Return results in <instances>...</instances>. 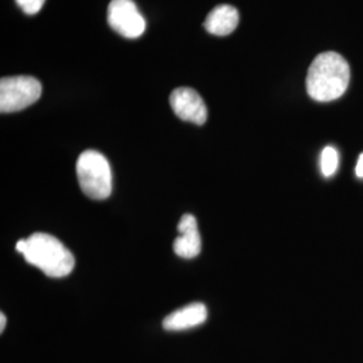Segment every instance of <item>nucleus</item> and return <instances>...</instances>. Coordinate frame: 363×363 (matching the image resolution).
<instances>
[{"label": "nucleus", "mask_w": 363, "mask_h": 363, "mask_svg": "<svg viewBox=\"0 0 363 363\" xmlns=\"http://www.w3.org/2000/svg\"><path fill=\"white\" fill-rule=\"evenodd\" d=\"M306 84L308 96L315 101H334L349 88L350 66L337 52H322L310 66Z\"/></svg>", "instance_id": "f257e3e1"}, {"label": "nucleus", "mask_w": 363, "mask_h": 363, "mask_svg": "<svg viewBox=\"0 0 363 363\" xmlns=\"http://www.w3.org/2000/svg\"><path fill=\"white\" fill-rule=\"evenodd\" d=\"M16 252L23 255L28 264L52 279L70 274L76 265L73 253L52 234L34 233L26 240H19Z\"/></svg>", "instance_id": "f03ea898"}, {"label": "nucleus", "mask_w": 363, "mask_h": 363, "mask_svg": "<svg viewBox=\"0 0 363 363\" xmlns=\"http://www.w3.org/2000/svg\"><path fill=\"white\" fill-rule=\"evenodd\" d=\"M81 190L91 199H106L112 193V169L108 159L94 150L82 152L77 160Z\"/></svg>", "instance_id": "7ed1b4c3"}, {"label": "nucleus", "mask_w": 363, "mask_h": 363, "mask_svg": "<svg viewBox=\"0 0 363 363\" xmlns=\"http://www.w3.org/2000/svg\"><path fill=\"white\" fill-rule=\"evenodd\" d=\"M42 94V85L30 76L3 77L0 81V111L13 113L37 103Z\"/></svg>", "instance_id": "20e7f679"}, {"label": "nucleus", "mask_w": 363, "mask_h": 363, "mask_svg": "<svg viewBox=\"0 0 363 363\" xmlns=\"http://www.w3.org/2000/svg\"><path fill=\"white\" fill-rule=\"evenodd\" d=\"M106 15L109 26L124 38H139L145 31V19L133 0H112Z\"/></svg>", "instance_id": "39448f33"}, {"label": "nucleus", "mask_w": 363, "mask_h": 363, "mask_svg": "<svg viewBox=\"0 0 363 363\" xmlns=\"http://www.w3.org/2000/svg\"><path fill=\"white\" fill-rule=\"evenodd\" d=\"M169 104L183 121L202 125L208 120V108L202 97L191 88H178L171 93Z\"/></svg>", "instance_id": "423d86ee"}, {"label": "nucleus", "mask_w": 363, "mask_h": 363, "mask_svg": "<svg viewBox=\"0 0 363 363\" xmlns=\"http://www.w3.org/2000/svg\"><path fill=\"white\" fill-rule=\"evenodd\" d=\"M179 237L174 241V252L182 259H194L201 253V234L194 216L184 214L178 225Z\"/></svg>", "instance_id": "0eeeda50"}, {"label": "nucleus", "mask_w": 363, "mask_h": 363, "mask_svg": "<svg viewBox=\"0 0 363 363\" xmlns=\"http://www.w3.org/2000/svg\"><path fill=\"white\" fill-rule=\"evenodd\" d=\"M208 319V308L202 303H193L178 311L169 313L163 320V327L167 331H183L205 323Z\"/></svg>", "instance_id": "6e6552de"}, {"label": "nucleus", "mask_w": 363, "mask_h": 363, "mask_svg": "<svg viewBox=\"0 0 363 363\" xmlns=\"http://www.w3.org/2000/svg\"><path fill=\"white\" fill-rule=\"evenodd\" d=\"M238 22L240 15L233 6L220 4L208 13L203 26L210 34L225 37L233 33L238 26Z\"/></svg>", "instance_id": "1a4fd4ad"}, {"label": "nucleus", "mask_w": 363, "mask_h": 363, "mask_svg": "<svg viewBox=\"0 0 363 363\" xmlns=\"http://www.w3.org/2000/svg\"><path fill=\"white\" fill-rule=\"evenodd\" d=\"M339 166V155L334 147H325L320 155V169L325 178L333 177Z\"/></svg>", "instance_id": "9d476101"}, {"label": "nucleus", "mask_w": 363, "mask_h": 363, "mask_svg": "<svg viewBox=\"0 0 363 363\" xmlns=\"http://www.w3.org/2000/svg\"><path fill=\"white\" fill-rule=\"evenodd\" d=\"M45 1L46 0H16L18 6L28 15L39 13L42 10Z\"/></svg>", "instance_id": "9b49d317"}, {"label": "nucleus", "mask_w": 363, "mask_h": 363, "mask_svg": "<svg viewBox=\"0 0 363 363\" xmlns=\"http://www.w3.org/2000/svg\"><path fill=\"white\" fill-rule=\"evenodd\" d=\"M355 172H357V177H358V178H363V154L359 156V159H358V163H357V167H355Z\"/></svg>", "instance_id": "f8f14e48"}, {"label": "nucleus", "mask_w": 363, "mask_h": 363, "mask_svg": "<svg viewBox=\"0 0 363 363\" xmlns=\"http://www.w3.org/2000/svg\"><path fill=\"white\" fill-rule=\"evenodd\" d=\"M6 323H7L6 315L1 312V313H0V333H3V331H4V328H6Z\"/></svg>", "instance_id": "ddd939ff"}]
</instances>
